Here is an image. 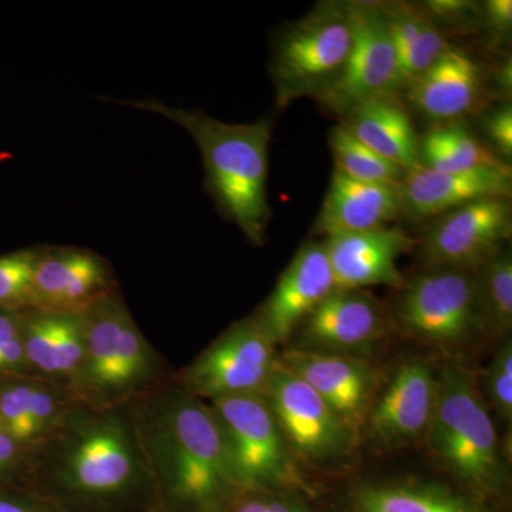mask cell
<instances>
[{"mask_svg": "<svg viewBox=\"0 0 512 512\" xmlns=\"http://www.w3.org/2000/svg\"><path fill=\"white\" fill-rule=\"evenodd\" d=\"M144 451L161 512H228L239 494L211 407L190 393L157 403L143 426Z\"/></svg>", "mask_w": 512, "mask_h": 512, "instance_id": "1", "label": "cell"}, {"mask_svg": "<svg viewBox=\"0 0 512 512\" xmlns=\"http://www.w3.org/2000/svg\"><path fill=\"white\" fill-rule=\"evenodd\" d=\"M144 474L126 424L90 416L73 427L52 484L39 494L66 512L157 511L153 481Z\"/></svg>", "mask_w": 512, "mask_h": 512, "instance_id": "2", "label": "cell"}, {"mask_svg": "<svg viewBox=\"0 0 512 512\" xmlns=\"http://www.w3.org/2000/svg\"><path fill=\"white\" fill-rule=\"evenodd\" d=\"M154 111L184 127L204 160L207 185L218 207L256 245L264 244L271 220L268 204L269 141L272 123L228 124L202 111H185L156 100L124 103Z\"/></svg>", "mask_w": 512, "mask_h": 512, "instance_id": "3", "label": "cell"}, {"mask_svg": "<svg viewBox=\"0 0 512 512\" xmlns=\"http://www.w3.org/2000/svg\"><path fill=\"white\" fill-rule=\"evenodd\" d=\"M426 439L453 483L507 505L508 470L490 410L471 370L447 362L437 372L436 404Z\"/></svg>", "mask_w": 512, "mask_h": 512, "instance_id": "4", "label": "cell"}, {"mask_svg": "<svg viewBox=\"0 0 512 512\" xmlns=\"http://www.w3.org/2000/svg\"><path fill=\"white\" fill-rule=\"evenodd\" d=\"M232 470L242 491H286L315 500L316 491L296 464L264 394L212 400Z\"/></svg>", "mask_w": 512, "mask_h": 512, "instance_id": "5", "label": "cell"}, {"mask_svg": "<svg viewBox=\"0 0 512 512\" xmlns=\"http://www.w3.org/2000/svg\"><path fill=\"white\" fill-rule=\"evenodd\" d=\"M402 289L396 322L413 339L450 352L487 332L478 269L430 266Z\"/></svg>", "mask_w": 512, "mask_h": 512, "instance_id": "6", "label": "cell"}, {"mask_svg": "<svg viewBox=\"0 0 512 512\" xmlns=\"http://www.w3.org/2000/svg\"><path fill=\"white\" fill-rule=\"evenodd\" d=\"M352 47L346 3L326 2L292 23L276 40L272 79L279 107L318 97L343 72Z\"/></svg>", "mask_w": 512, "mask_h": 512, "instance_id": "7", "label": "cell"}, {"mask_svg": "<svg viewBox=\"0 0 512 512\" xmlns=\"http://www.w3.org/2000/svg\"><path fill=\"white\" fill-rule=\"evenodd\" d=\"M86 348L77 372L92 396H119L136 389L151 373V355L136 323L116 298L101 296L84 309Z\"/></svg>", "mask_w": 512, "mask_h": 512, "instance_id": "8", "label": "cell"}, {"mask_svg": "<svg viewBox=\"0 0 512 512\" xmlns=\"http://www.w3.org/2000/svg\"><path fill=\"white\" fill-rule=\"evenodd\" d=\"M352 47L343 72L318 100L338 114H348L366 101L403 92L396 50L380 3H346Z\"/></svg>", "mask_w": 512, "mask_h": 512, "instance_id": "9", "label": "cell"}, {"mask_svg": "<svg viewBox=\"0 0 512 512\" xmlns=\"http://www.w3.org/2000/svg\"><path fill=\"white\" fill-rule=\"evenodd\" d=\"M264 396L295 458L326 464L352 450L357 433L311 386L279 362Z\"/></svg>", "mask_w": 512, "mask_h": 512, "instance_id": "10", "label": "cell"}, {"mask_svg": "<svg viewBox=\"0 0 512 512\" xmlns=\"http://www.w3.org/2000/svg\"><path fill=\"white\" fill-rule=\"evenodd\" d=\"M276 343L258 320L235 323L185 372L192 396L217 400L241 394H265L279 359Z\"/></svg>", "mask_w": 512, "mask_h": 512, "instance_id": "11", "label": "cell"}, {"mask_svg": "<svg viewBox=\"0 0 512 512\" xmlns=\"http://www.w3.org/2000/svg\"><path fill=\"white\" fill-rule=\"evenodd\" d=\"M510 198H487L441 215L419 241L429 266L478 269L511 238Z\"/></svg>", "mask_w": 512, "mask_h": 512, "instance_id": "12", "label": "cell"}, {"mask_svg": "<svg viewBox=\"0 0 512 512\" xmlns=\"http://www.w3.org/2000/svg\"><path fill=\"white\" fill-rule=\"evenodd\" d=\"M437 372L420 357L396 367L383 392L375 397L365 419L367 433L387 447L426 439L434 404Z\"/></svg>", "mask_w": 512, "mask_h": 512, "instance_id": "13", "label": "cell"}, {"mask_svg": "<svg viewBox=\"0 0 512 512\" xmlns=\"http://www.w3.org/2000/svg\"><path fill=\"white\" fill-rule=\"evenodd\" d=\"M386 330V315L375 296L362 289H335L296 329L295 349L357 356Z\"/></svg>", "mask_w": 512, "mask_h": 512, "instance_id": "14", "label": "cell"}, {"mask_svg": "<svg viewBox=\"0 0 512 512\" xmlns=\"http://www.w3.org/2000/svg\"><path fill=\"white\" fill-rule=\"evenodd\" d=\"M497 505L447 481L384 478L350 485L335 497L332 512H504Z\"/></svg>", "mask_w": 512, "mask_h": 512, "instance_id": "15", "label": "cell"}, {"mask_svg": "<svg viewBox=\"0 0 512 512\" xmlns=\"http://www.w3.org/2000/svg\"><path fill=\"white\" fill-rule=\"evenodd\" d=\"M279 363L311 386L359 433L377 390V373L359 356L289 349Z\"/></svg>", "mask_w": 512, "mask_h": 512, "instance_id": "16", "label": "cell"}, {"mask_svg": "<svg viewBox=\"0 0 512 512\" xmlns=\"http://www.w3.org/2000/svg\"><path fill=\"white\" fill-rule=\"evenodd\" d=\"M325 245L308 242L296 252L278 284L255 319L276 345L295 335L296 329L335 291Z\"/></svg>", "mask_w": 512, "mask_h": 512, "instance_id": "17", "label": "cell"}, {"mask_svg": "<svg viewBox=\"0 0 512 512\" xmlns=\"http://www.w3.org/2000/svg\"><path fill=\"white\" fill-rule=\"evenodd\" d=\"M417 244L419 241L400 227L336 235L323 242L336 289L348 291L370 286L402 289L406 281L397 261Z\"/></svg>", "mask_w": 512, "mask_h": 512, "instance_id": "18", "label": "cell"}, {"mask_svg": "<svg viewBox=\"0 0 512 512\" xmlns=\"http://www.w3.org/2000/svg\"><path fill=\"white\" fill-rule=\"evenodd\" d=\"M400 188L404 217L412 221L433 220L471 202L510 198L511 167L440 173L419 165L407 171Z\"/></svg>", "mask_w": 512, "mask_h": 512, "instance_id": "19", "label": "cell"}, {"mask_svg": "<svg viewBox=\"0 0 512 512\" xmlns=\"http://www.w3.org/2000/svg\"><path fill=\"white\" fill-rule=\"evenodd\" d=\"M407 99L424 116L454 121L473 113L484 96L483 73L464 50L447 45L439 59L406 87Z\"/></svg>", "mask_w": 512, "mask_h": 512, "instance_id": "20", "label": "cell"}, {"mask_svg": "<svg viewBox=\"0 0 512 512\" xmlns=\"http://www.w3.org/2000/svg\"><path fill=\"white\" fill-rule=\"evenodd\" d=\"M399 215L400 184L365 183L333 171L313 232L326 238L355 234L386 227Z\"/></svg>", "mask_w": 512, "mask_h": 512, "instance_id": "21", "label": "cell"}, {"mask_svg": "<svg viewBox=\"0 0 512 512\" xmlns=\"http://www.w3.org/2000/svg\"><path fill=\"white\" fill-rule=\"evenodd\" d=\"M106 284V268L96 256L57 252L39 259L30 302L45 313L83 312Z\"/></svg>", "mask_w": 512, "mask_h": 512, "instance_id": "22", "label": "cell"}, {"mask_svg": "<svg viewBox=\"0 0 512 512\" xmlns=\"http://www.w3.org/2000/svg\"><path fill=\"white\" fill-rule=\"evenodd\" d=\"M343 124L350 134L377 156L399 165L404 171L420 163V140L409 113L394 97H383L359 104L346 114Z\"/></svg>", "mask_w": 512, "mask_h": 512, "instance_id": "23", "label": "cell"}, {"mask_svg": "<svg viewBox=\"0 0 512 512\" xmlns=\"http://www.w3.org/2000/svg\"><path fill=\"white\" fill-rule=\"evenodd\" d=\"M420 163L440 173H468L484 168H510L458 123H441L420 140Z\"/></svg>", "mask_w": 512, "mask_h": 512, "instance_id": "24", "label": "cell"}, {"mask_svg": "<svg viewBox=\"0 0 512 512\" xmlns=\"http://www.w3.org/2000/svg\"><path fill=\"white\" fill-rule=\"evenodd\" d=\"M329 146L335 160V171L353 180L400 184L406 175L399 165L377 156L375 151L356 140L343 124L330 131Z\"/></svg>", "mask_w": 512, "mask_h": 512, "instance_id": "25", "label": "cell"}, {"mask_svg": "<svg viewBox=\"0 0 512 512\" xmlns=\"http://www.w3.org/2000/svg\"><path fill=\"white\" fill-rule=\"evenodd\" d=\"M485 329L494 336H510L512 329V256L501 249L478 268Z\"/></svg>", "mask_w": 512, "mask_h": 512, "instance_id": "26", "label": "cell"}, {"mask_svg": "<svg viewBox=\"0 0 512 512\" xmlns=\"http://www.w3.org/2000/svg\"><path fill=\"white\" fill-rule=\"evenodd\" d=\"M39 259L32 251L0 256V306L30 302Z\"/></svg>", "mask_w": 512, "mask_h": 512, "instance_id": "27", "label": "cell"}, {"mask_svg": "<svg viewBox=\"0 0 512 512\" xmlns=\"http://www.w3.org/2000/svg\"><path fill=\"white\" fill-rule=\"evenodd\" d=\"M485 396L503 423L512 421V340L503 339L484 377Z\"/></svg>", "mask_w": 512, "mask_h": 512, "instance_id": "28", "label": "cell"}, {"mask_svg": "<svg viewBox=\"0 0 512 512\" xmlns=\"http://www.w3.org/2000/svg\"><path fill=\"white\" fill-rule=\"evenodd\" d=\"M22 339L30 365L47 375H57V313H42L30 319Z\"/></svg>", "mask_w": 512, "mask_h": 512, "instance_id": "29", "label": "cell"}, {"mask_svg": "<svg viewBox=\"0 0 512 512\" xmlns=\"http://www.w3.org/2000/svg\"><path fill=\"white\" fill-rule=\"evenodd\" d=\"M86 348L83 312L57 313L56 366L59 376H76Z\"/></svg>", "mask_w": 512, "mask_h": 512, "instance_id": "30", "label": "cell"}, {"mask_svg": "<svg viewBox=\"0 0 512 512\" xmlns=\"http://www.w3.org/2000/svg\"><path fill=\"white\" fill-rule=\"evenodd\" d=\"M33 389L32 384H13L0 393V429L18 444L33 440L30 431Z\"/></svg>", "mask_w": 512, "mask_h": 512, "instance_id": "31", "label": "cell"}, {"mask_svg": "<svg viewBox=\"0 0 512 512\" xmlns=\"http://www.w3.org/2000/svg\"><path fill=\"white\" fill-rule=\"evenodd\" d=\"M312 498L286 491H242L228 512H320Z\"/></svg>", "mask_w": 512, "mask_h": 512, "instance_id": "32", "label": "cell"}, {"mask_svg": "<svg viewBox=\"0 0 512 512\" xmlns=\"http://www.w3.org/2000/svg\"><path fill=\"white\" fill-rule=\"evenodd\" d=\"M485 133L501 156H512V109L510 104L494 110L484 121Z\"/></svg>", "mask_w": 512, "mask_h": 512, "instance_id": "33", "label": "cell"}, {"mask_svg": "<svg viewBox=\"0 0 512 512\" xmlns=\"http://www.w3.org/2000/svg\"><path fill=\"white\" fill-rule=\"evenodd\" d=\"M0 512H66L39 493L0 491Z\"/></svg>", "mask_w": 512, "mask_h": 512, "instance_id": "34", "label": "cell"}, {"mask_svg": "<svg viewBox=\"0 0 512 512\" xmlns=\"http://www.w3.org/2000/svg\"><path fill=\"white\" fill-rule=\"evenodd\" d=\"M427 9L434 16H439L453 25H466L471 20L480 18L478 6L464 0H433L427 2Z\"/></svg>", "mask_w": 512, "mask_h": 512, "instance_id": "35", "label": "cell"}, {"mask_svg": "<svg viewBox=\"0 0 512 512\" xmlns=\"http://www.w3.org/2000/svg\"><path fill=\"white\" fill-rule=\"evenodd\" d=\"M483 18L495 36H507L512 28L511 0H488L483 8Z\"/></svg>", "mask_w": 512, "mask_h": 512, "instance_id": "36", "label": "cell"}, {"mask_svg": "<svg viewBox=\"0 0 512 512\" xmlns=\"http://www.w3.org/2000/svg\"><path fill=\"white\" fill-rule=\"evenodd\" d=\"M22 335L0 345V370L16 369L25 362Z\"/></svg>", "mask_w": 512, "mask_h": 512, "instance_id": "37", "label": "cell"}, {"mask_svg": "<svg viewBox=\"0 0 512 512\" xmlns=\"http://www.w3.org/2000/svg\"><path fill=\"white\" fill-rule=\"evenodd\" d=\"M19 444L9 434L0 429V477L8 473L10 464L15 460Z\"/></svg>", "mask_w": 512, "mask_h": 512, "instance_id": "38", "label": "cell"}, {"mask_svg": "<svg viewBox=\"0 0 512 512\" xmlns=\"http://www.w3.org/2000/svg\"><path fill=\"white\" fill-rule=\"evenodd\" d=\"M22 335L19 320L8 313H0V345Z\"/></svg>", "mask_w": 512, "mask_h": 512, "instance_id": "39", "label": "cell"}, {"mask_svg": "<svg viewBox=\"0 0 512 512\" xmlns=\"http://www.w3.org/2000/svg\"><path fill=\"white\" fill-rule=\"evenodd\" d=\"M511 66V59L505 60V62L501 64L500 69L497 70V74H495V79H497V83L500 84L504 92H507V90L511 92Z\"/></svg>", "mask_w": 512, "mask_h": 512, "instance_id": "40", "label": "cell"}, {"mask_svg": "<svg viewBox=\"0 0 512 512\" xmlns=\"http://www.w3.org/2000/svg\"><path fill=\"white\" fill-rule=\"evenodd\" d=\"M151 512H161V511H158V510H157V511H151Z\"/></svg>", "mask_w": 512, "mask_h": 512, "instance_id": "41", "label": "cell"}, {"mask_svg": "<svg viewBox=\"0 0 512 512\" xmlns=\"http://www.w3.org/2000/svg\"><path fill=\"white\" fill-rule=\"evenodd\" d=\"M504 512H507V510H505Z\"/></svg>", "mask_w": 512, "mask_h": 512, "instance_id": "42", "label": "cell"}]
</instances>
